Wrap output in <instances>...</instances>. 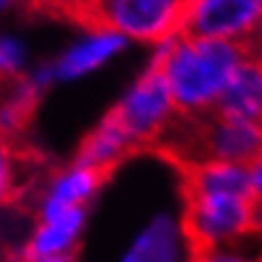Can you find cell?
Listing matches in <instances>:
<instances>
[{"label":"cell","mask_w":262,"mask_h":262,"mask_svg":"<svg viewBox=\"0 0 262 262\" xmlns=\"http://www.w3.org/2000/svg\"><path fill=\"white\" fill-rule=\"evenodd\" d=\"M154 47L151 67L165 78L178 116L193 120L213 114L229 78L249 54L242 45L187 31Z\"/></svg>","instance_id":"1"},{"label":"cell","mask_w":262,"mask_h":262,"mask_svg":"<svg viewBox=\"0 0 262 262\" xmlns=\"http://www.w3.org/2000/svg\"><path fill=\"white\" fill-rule=\"evenodd\" d=\"M253 195L187 189L182 227L193 249L235 245L253 233Z\"/></svg>","instance_id":"2"},{"label":"cell","mask_w":262,"mask_h":262,"mask_svg":"<svg viewBox=\"0 0 262 262\" xmlns=\"http://www.w3.org/2000/svg\"><path fill=\"white\" fill-rule=\"evenodd\" d=\"M78 7L127 42L158 45L185 31L182 0H78Z\"/></svg>","instance_id":"3"},{"label":"cell","mask_w":262,"mask_h":262,"mask_svg":"<svg viewBox=\"0 0 262 262\" xmlns=\"http://www.w3.org/2000/svg\"><path fill=\"white\" fill-rule=\"evenodd\" d=\"M109 114L122 124L131 142L140 147L162 138L173 127L178 109L162 74L149 64V69L129 84Z\"/></svg>","instance_id":"4"},{"label":"cell","mask_w":262,"mask_h":262,"mask_svg":"<svg viewBox=\"0 0 262 262\" xmlns=\"http://www.w3.org/2000/svg\"><path fill=\"white\" fill-rule=\"evenodd\" d=\"M185 31L262 51V0H191Z\"/></svg>","instance_id":"5"},{"label":"cell","mask_w":262,"mask_h":262,"mask_svg":"<svg viewBox=\"0 0 262 262\" xmlns=\"http://www.w3.org/2000/svg\"><path fill=\"white\" fill-rule=\"evenodd\" d=\"M195 120L193 136H189L193 162L220 160L249 167L262 154V122L229 118L215 111Z\"/></svg>","instance_id":"6"},{"label":"cell","mask_w":262,"mask_h":262,"mask_svg":"<svg viewBox=\"0 0 262 262\" xmlns=\"http://www.w3.org/2000/svg\"><path fill=\"white\" fill-rule=\"evenodd\" d=\"M127 47V40L114 29L102 25H91L82 36L69 42L56 60L49 62L56 82H74L84 76H91L109 62H114Z\"/></svg>","instance_id":"7"},{"label":"cell","mask_w":262,"mask_h":262,"mask_svg":"<svg viewBox=\"0 0 262 262\" xmlns=\"http://www.w3.org/2000/svg\"><path fill=\"white\" fill-rule=\"evenodd\" d=\"M193 247L182 220L171 213H158L136 233L120 262H191Z\"/></svg>","instance_id":"8"},{"label":"cell","mask_w":262,"mask_h":262,"mask_svg":"<svg viewBox=\"0 0 262 262\" xmlns=\"http://www.w3.org/2000/svg\"><path fill=\"white\" fill-rule=\"evenodd\" d=\"M87 211L84 209H69L62 213L45 215L38 220L29 240L23 247L25 262H40L49 258H64L76 255L78 242L84 231Z\"/></svg>","instance_id":"9"},{"label":"cell","mask_w":262,"mask_h":262,"mask_svg":"<svg viewBox=\"0 0 262 262\" xmlns=\"http://www.w3.org/2000/svg\"><path fill=\"white\" fill-rule=\"evenodd\" d=\"M104 173L76 160L74 165L51 176L38 202V218L62 213L69 209H87L91 198L98 193Z\"/></svg>","instance_id":"10"},{"label":"cell","mask_w":262,"mask_h":262,"mask_svg":"<svg viewBox=\"0 0 262 262\" xmlns=\"http://www.w3.org/2000/svg\"><path fill=\"white\" fill-rule=\"evenodd\" d=\"M215 114L262 122V51H249L222 91Z\"/></svg>","instance_id":"11"},{"label":"cell","mask_w":262,"mask_h":262,"mask_svg":"<svg viewBox=\"0 0 262 262\" xmlns=\"http://www.w3.org/2000/svg\"><path fill=\"white\" fill-rule=\"evenodd\" d=\"M131 149H136V145L131 142L127 131L122 129V124L114 116L107 114L98 122V127L84 138L80 151H78V160L107 173Z\"/></svg>","instance_id":"12"},{"label":"cell","mask_w":262,"mask_h":262,"mask_svg":"<svg viewBox=\"0 0 262 262\" xmlns=\"http://www.w3.org/2000/svg\"><path fill=\"white\" fill-rule=\"evenodd\" d=\"M187 189H209V191H233L253 195L249 167L220 160L193 162L187 176Z\"/></svg>","instance_id":"13"},{"label":"cell","mask_w":262,"mask_h":262,"mask_svg":"<svg viewBox=\"0 0 262 262\" xmlns=\"http://www.w3.org/2000/svg\"><path fill=\"white\" fill-rule=\"evenodd\" d=\"M40 96L42 91L36 89L27 76L16 80V84L9 89V94L0 98V138L16 136L27 124Z\"/></svg>","instance_id":"14"},{"label":"cell","mask_w":262,"mask_h":262,"mask_svg":"<svg viewBox=\"0 0 262 262\" xmlns=\"http://www.w3.org/2000/svg\"><path fill=\"white\" fill-rule=\"evenodd\" d=\"M191 262H262V235L260 242H253V233H249L245 240L235 245L193 249Z\"/></svg>","instance_id":"15"},{"label":"cell","mask_w":262,"mask_h":262,"mask_svg":"<svg viewBox=\"0 0 262 262\" xmlns=\"http://www.w3.org/2000/svg\"><path fill=\"white\" fill-rule=\"evenodd\" d=\"M29 49L23 38L5 34L0 36V78L3 80H20L27 74Z\"/></svg>","instance_id":"16"},{"label":"cell","mask_w":262,"mask_h":262,"mask_svg":"<svg viewBox=\"0 0 262 262\" xmlns=\"http://www.w3.org/2000/svg\"><path fill=\"white\" fill-rule=\"evenodd\" d=\"M11 173H14V165H11V151H9L5 138H0V191L9 193Z\"/></svg>","instance_id":"17"},{"label":"cell","mask_w":262,"mask_h":262,"mask_svg":"<svg viewBox=\"0 0 262 262\" xmlns=\"http://www.w3.org/2000/svg\"><path fill=\"white\" fill-rule=\"evenodd\" d=\"M249 178H251V191L255 200H262V154L249 165Z\"/></svg>","instance_id":"18"},{"label":"cell","mask_w":262,"mask_h":262,"mask_svg":"<svg viewBox=\"0 0 262 262\" xmlns=\"http://www.w3.org/2000/svg\"><path fill=\"white\" fill-rule=\"evenodd\" d=\"M253 231L262 235V200H253Z\"/></svg>","instance_id":"19"},{"label":"cell","mask_w":262,"mask_h":262,"mask_svg":"<svg viewBox=\"0 0 262 262\" xmlns=\"http://www.w3.org/2000/svg\"><path fill=\"white\" fill-rule=\"evenodd\" d=\"M11 3H14V0H0V11H7L11 7Z\"/></svg>","instance_id":"20"},{"label":"cell","mask_w":262,"mask_h":262,"mask_svg":"<svg viewBox=\"0 0 262 262\" xmlns=\"http://www.w3.org/2000/svg\"><path fill=\"white\" fill-rule=\"evenodd\" d=\"M182 3H185V5H187V3H191V0H182Z\"/></svg>","instance_id":"21"},{"label":"cell","mask_w":262,"mask_h":262,"mask_svg":"<svg viewBox=\"0 0 262 262\" xmlns=\"http://www.w3.org/2000/svg\"><path fill=\"white\" fill-rule=\"evenodd\" d=\"M76 3H78V0H76Z\"/></svg>","instance_id":"22"}]
</instances>
